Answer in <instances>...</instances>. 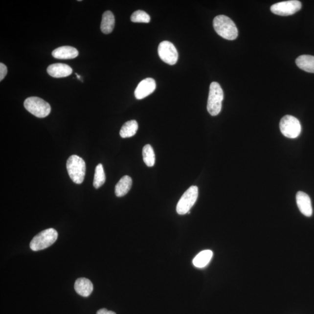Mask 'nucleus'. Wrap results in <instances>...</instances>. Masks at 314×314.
I'll list each match as a JSON object with an SVG mask.
<instances>
[{"mask_svg": "<svg viewBox=\"0 0 314 314\" xmlns=\"http://www.w3.org/2000/svg\"><path fill=\"white\" fill-rule=\"evenodd\" d=\"M199 196V189L196 186L189 187L179 201L177 206L178 214L184 215L189 213L190 209L195 205Z\"/></svg>", "mask_w": 314, "mask_h": 314, "instance_id": "obj_6", "label": "nucleus"}, {"mask_svg": "<svg viewBox=\"0 0 314 314\" xmlns=\"http://www.w3.org/2000/svg\"><path fill=\"white\" fill-rule=\"evenodd\" d=\"M47 70L49 75L55 78H66L71 75L73 71L70 67L61 63L50 65Z\"/></svg>", "mask_w": 314, "mask_h": 314, "instance_id": "obj_12", "label": "nucleus"}, {"mask_svg": "<svg viewBox=\"0 0 314 314\" xmlns=\"http://www.w3.org/2000/svg\"><path fill=\"white\" fill-rule=\"evenodd\" d=\"M138 125L136 121L131 120L126 122L120 131V136L122 138H129L135 136L138 130Z\"/></svg>", "mask_w": 314, "mask_h": 314, "instance_id": "obj_19", "label": "nucleus"}, {"mask_svg": "<svg viewBox=\"0 0 314 314\" xmlns=\"http://www.w3.org/2000/svg\"><path fill=\"white\" fill-rule=\"evenodd\" d=\"M224 100L223 89L217 82H212L209 87L207 102L208 112L212 116H217L221 112Z\"/></svg>", "mask_w": 314, "mask_h": 314, "instance_id": "obj_3", "label": "nucleus"}, {"mask_svg": "<svg viewBox=\"0 0 314 314\" xmlns=\"http://www.w3.org/2000/svg\"><path fill=\"white\" fill-rule=\"evenodd\" d=\"M131 20L135 23H149L150 17L146 12L138 10L132 15Z\"/></svg>", "mask_w": 314, "mask_h": 314, "instance_id": "obj_22", "label": "nucleus"}, {"mask_svg": "<svg viewBox=\"0 0 314 314\" xmlns=\"http://www.w3.org/2000/svg\"><path fill=\"white\" fill-rule=\"evenodd\" d=\"M74 288L77 293L83 297H88L93 291V283L90 280L81 278L76 280Z\"/></svg>", "mask_w": 314, "mask_h": 314, "instance_id": "obj_14", "label": "nucleus"}, {"mask_svg": "<svg viewBox=\"0 0 314 314\" xmlns=\"http://www.w3.org/2000/svg\"><path fill=\"white\" fill-rule=\"evenodd\" d=\"M132 186V178L128 175L123 177L115 186V195L119 198L125 196L131 190Z\"/></svg>", "mask_w": 314, "mask_h": 314, "instance_id": "obj_17", "label": "nucleus"}, {"mask_svg": "<svg viewBox=\"0 0 314 314\" xmlns=\"http://www.w3.org/2000/svg\"><path fill=\"white\" fill-rule=\"evenodd\" d=\"M24 107L27 112L40 118H45L51 112L50 105L38 97L26 98L24 102Z\"/></svg>", "mask_w": 314, "mask_h": 314, "instance_id": "obj_5", "label": "nucleus"}, {"mask_svg": "<svg viewBox=\"0 0 314 314\" xmlns=\"http://www.w3.org/2000/svg\"><path fill=\"white\" fill-rule=\"evenodd\" d=\"M214 28L218 35L228 41H233L238 36V30L233 21L225 15H218L213 21Z\"/></svg>", "mask_w": 314, "mask_h": 314, "instance_id": "obj_1", "label": "nucleus"}, {"mask_svg": "<svg viewBox=\"0 0 314 314\" xmlns=\"http://www.w3.org/2000/svg\"><path fill=\"white\" fill-rule=\"evenodd\" d=\"M52 55L56 59L69 60L78 57L79 52L76 48L71 46H63L55 49L52 51Z\"/></svg>", "mask_w": 314, "mask_h": 314, "instance_id": "obj_13", "label": "nucleus"}, {"mask_svg": "<svg viewBox=\"0 0 314 314\" xmlns=\"http://www.w3.org/2000/svg\"><path fill=\"white\" fill-rule=\"evenodd\" d=\"M58 238L56 230L50 228L42 231L34 237L30 243V247L33 251L44 250L53 245Z\"/></svg>", "mask_w": 314, "mask_h": 314, "instance_id": "obj_4", "label": "nucleus"}, {"mask_svg": "<svg viewBox=\"0 0 314 314\" xmlns=\"http://www.w3.org/2000/svg\"><path fill=\"white\" fill-rule=\"evenodd\" d=\"M279 126L282 135L286 137L295 138L301 134L300 123L293 116L288 115L283 116L280 122Z\"/></svg>", "mask_w": 314, "mask_h": 314, "instance_id": "obj_7", "label": "nucleus"}, {"mask_svg": "<svg viewBox=\"0 0 314 314\" xmlns=\"http://www.w3.org/2000/svg\"><path fill=\"white\" fill-rule=\"evenodd\" d=\"M142 154L144 162L147 167H153L155 164L156 156L153 147L150 144H147L143 147Z\"/></svg>", "mask_w": 314, "mask_h": 314, "instance_id": "obj_20", "label": "nucleus"}, {"mask_svg": "<svg viewBox=\"0 0 314 314\" xmlns=\"http://www.w3.org/2000/svg\"><path fill=\"white\" fill-rule=\"evenodd\" d=\"M156 83L152 78H146L143 80L138 85L136 90L135 91V97L137 100L143 99L156 90Z\"/></svg>", "mask_w": 314, "mask_h": 314, "instance_id": "obj_10", "label": "nucleus"}, {"mask_svg": "<svg viewBox=\"0 0 314 314\" xmlns=\"http://www.w3.org/2000/svg\"><path fill=\"white\" fill-rule=\"evenodd\" d=\"M75 75L77 76V78H78L79 80H81V81H82V79L81 78V76L79 75L78 73H76Z\"/></svg>", "mask_w": 314, "mask_h": 314, "instance_id": "obj_25", "label": "nucleus"}, {"mask_svg": "<svg viewBox=\"0 0 314 314\" xmlns=\"http://www.w3.org/2000/svg\"><path fill=\"white\" fill-rule=\"evenodd\" d=\"M7 67L4 64H0V81H2L7 74Z\"/></svg>", "mask_w": 314, "mask_h": 314, "instance_id": "obj_23", "label": "nucleus"}, {"mask_svg": "<svg viewBox=\"0 0 314 314\" xmlns=\"http://www.w3.org/2000/svg\"><path fill=\"white\" fill-rule=\"evenodd\" d=\"M295 63L300 69L304 71L314 73V56L313 55H301L295 60Z\"/></svg>", "mask_w": 314, "mask_h": 314, "instance_id": "obj_16", "label": "nucleus"}, {"mask_svg": "<svg viewBox=\"0 0 314 314\" xmlns=\"http://www.w3.org/2000/svg\"><path fill=\"white\" fill-rule=\"evenodd\" d=\"M67 168L71 180L76 184H81L86 174V163L81 157L73 155L67 160Z\"/></svg>", "mask_w": 314, "mask_h": 314, "instance_id": "obj_2", "label": "nucleus"}, {"mask_svg": "<svg viewBox=\"0 0 314 314\" xmlns=\"http://www.w3.org/2000/svg\"><path fill=\"white\" fill-rule=\"evenodd\" d=\"M97 314H116V313L112 312V311H109L106 309H102L98 310L97 312Z\"/></svg>", "mask_w": 314, "mask_h": 314, "instance_id": "obj_24", "label": "nucleus"}, {"mask_svg": "<svg viewBox=\"0 0 314 314\" xmlns=\"http://www.w3.org/2000/svg\"><path fill=\"white\" fill-rule=\"evenodd\" d=\"M115 26V17L112 12L107 11L104 12L101 23V31L104 34H110L112 32Z\"/></svg>", "mask_w": 314, "mask_h": 314, "instance_id": "obj_15", "label": "nucleus"}, {"mask_svg": "<svg viewBox=\"0 0 314 314\" xmlns=\"http://www.w3.org/2000/svg\"><path fill=\"white\" fill-rule=\"evenodd\" d=\"M213 257L211 250H206L200 252L193 260V264L197 268L202 269L207 266Z\"/></svg>", "mask_w": 314, "mask_h": 314, "instance_id": "obj_18", "label": "nucleus"}, {"mask_svg": "<svg viewBox=\"0 0 314 314\" xmlns=\"http://www.w3.org/2000/svg\"><path fill=\"white\" fill-rule=\"evenodd\" d=\"M296 202L301 214L307 217L312 216L313 211L312 201L307 194L298 192L296 195Z\"/></svg>", "mask_w": 314, "mask_h": 314, "instance_id": "obj_11", "label": "nucleus"}, {"mask_svg": "<svg viewBox=\"0 0 314 314\" xmlns=\"http://www.w3.org/2000/svg\"><path fill=\"white\" fill-rule=\"evenodd\" d=\"M158 55L164 63L173 66L177 63L178 52L172 43L164 41L160 43L158 48Z\"/></svg>", "mask_w": 314, "mask_h": 314, "instance_id": "obj_9", "label": "nucleus"}, {"mask_svg": "<svg viewBox=\"0 0 314 314\" xmlns=\"http://www.w3.org/2000/svg\"><path fill=\"white\" fill-rule=\"evenodd\" d=\"M302 5L299 1L291 0V1H282L273 4L270 7L272 13L280 16H289L301 10Z\"/></svg>", "mask_w": 314, "mask_h": 314, "instance_id": "obj_8", "label": "nucleus"}, {"mask_svg": "<svg viewBox=\"0 0 314 314\" xmlns=\"http://www.w3.org/2000/svg\"><path fill=\"white\" fill-rule=\"evenodd\" d=\"M106 175L104 171L103 165L98 164L95 169V174L93 181V186L95 189L100 188L106 181Z\"/></svg>", "mask_w": 314, "mask_h": 314, "instance_id": "obj_21", "label": "nucleus"}]
</instances>
